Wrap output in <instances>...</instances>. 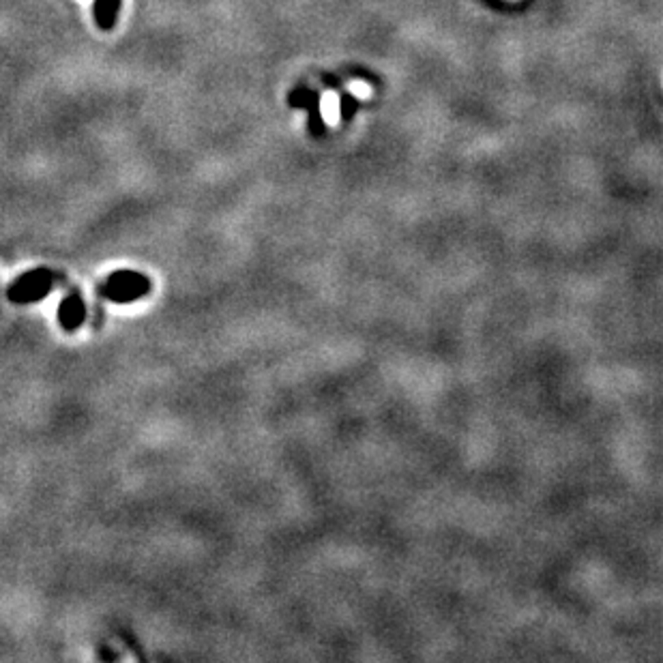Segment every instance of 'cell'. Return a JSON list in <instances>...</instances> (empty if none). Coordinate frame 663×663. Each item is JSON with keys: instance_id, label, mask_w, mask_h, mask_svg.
Segmentation results:
<instances>
[{"instance_id": "obj_1", "label": "cell", "mask_w": 663, "mask_h": 663, "mask_svg": "<svg viewBox=\"0 0 663 663\" xmlns=\"http://www.w3.org/2000/svg\"><path fill=\"white\" fill-rule=\"evenodd\" d=\"M148 290H150L148 279L144 275L131 273V271H120V273L112 275L104 286V294L116 303L136 301V298L144 296Z\"/></svg>"}, {"instance_id": "obj_2", "label": "cell", "mask_w": 663, "mask_h": 663, "mask_svg": "<svg viewBox=\"0 0 663 663\" xmlns=\"http://www.w3.org/2000/svg\"><path fill=\"white\" fill-rule=\"evenodd\" d=\"M49 290H52V275L47 271H33L17 279L9 290V296L15 303H33L43 298Z\"/></svg>"}, {"instance_id": "obj_3", "label": "cell", "mask_w": 663, "mask_h": 663, "mask_svg": "<svg viewBox=\"0 0 663 663\" xmlns=\"http://www.w3.org/2000/svg\"><path fill=\"white\" fill-rule=\"evenodd\" d=\"M58 320H61L63 328H67V330L78 328V326L84 322V305H82V301L75 298V296H69V298L61 305Z\"/></svg>"}, {"instance_id": "obj_4", "label": "cell", "mask_w": 663, "mask_h": 663, "mask_svg": "<svg viewBox=\"0 0 663 663\" xmlns=\"http://www.w3.org/2000/svg\"><path fill=\"white\" fill-rule=\"evenodd\" d=\"M120 0H97L95 3V19L104 31H110L118 19Z\"/></svg>"}, {"instance_id": "obj_5", "label": "cell", "mask_w": 663, "mask_h": 663, "mask_svg": "<svg viewBox=\"0 0 663 663\" xmlns=\"http://www.w3.org/2000/svg\"><path fill=\"white\" fill-rule=\"evenodd\" d=\"M322 114L330 125L340 120V97L335 93H326L322 97Z\"/></svg>"}, {"instance_id": "obj_6", "label": "cell", "mask_w": 663, "mask_h": 663, "mask_svg": "<svg viewBox=\"0 0 663 663\" xmlns=\"http://www.w3.org/2000/svg\"><path fill=\"white\" fill-rule=\"evenodd\" d=\"M350 93H354L356 97H361V99H367V97L372 95V88H369L365 82H354V84L350 86Z\"/></svg>"}]
</instances>
